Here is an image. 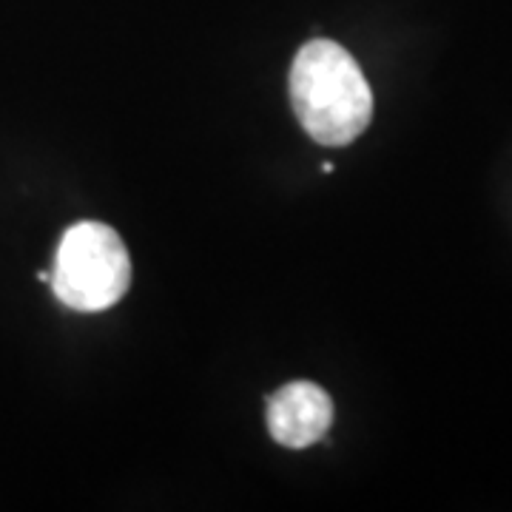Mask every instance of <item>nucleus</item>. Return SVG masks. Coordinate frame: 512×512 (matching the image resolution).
Segmentation results:
<instances>
[{
    "instance_id": "f257e3e1",
    "label": "nucleus",
    "mask_w": 512,
    "mask_h": 512,
    "mask_svg": "<svg viewBox=\"0 0 512 512\" xmlns=\"http://www.w3.org/2000/svg\"><path fill=\"white\" fill-rule=\"evenodd\" d=\"M288 86L299 126L322 146H348L373 120L365 72L336 40H308L293 57Z\"/></svg>"
},
{
    "instance_id": "f03ea898",
    "label": "nucleus",
    "mask_w": 512,
    "mask_h": 512,
    "mask_svg": "<svg viewBox=\"0 0 512 512\" xmlns=\"http://www.w3.org/2000/svg\"><path fill=\"white\" fill-rule=\"evenodd\" d=\"M49 285L72 311H109L131 288L126 242L106 222H74L60 237Z\"/></svg>"
},
{
    "instance_id": "7ed1b4c3",
    "label": "nucleus",
    "mask_w": 512,
    "mask_h": 512,
    "mask_svg": "<svg viewBox=\"0 0 512 512\" xmlns=\"http://www.w3.org/2000/svg\"><path fill=\"white\" fill-rule=\"evenodd\" d=\"M265 421L276 444L288 450H305L328 436L333 402L319 384L291 382L268 396Z\"/></svg>"
}]
</instances>
